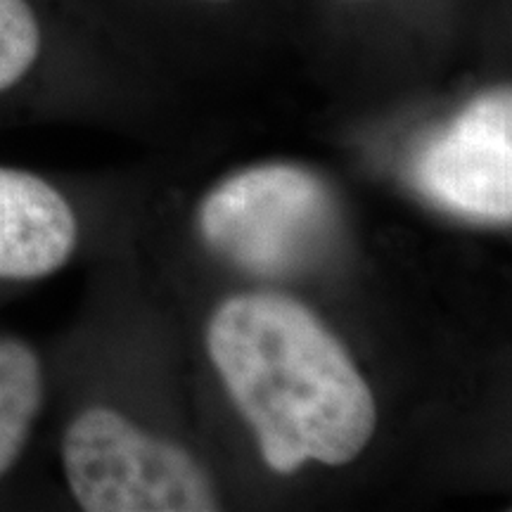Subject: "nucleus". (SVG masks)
I'll return each instance as SVG.
<instances>
[{"label":"nucleus","mask_w":512,"mask_h":512,"mask_svg":"<svg viewBox=\"0 0 512 512\" xmlns=\"http://www.w3.org/2000/svg\"><path fill=\"white\" fill-rule=\"evenodd\" d=\"M207 349L280 475L306 463L347 465L373 439L368 382L304 304L280 294L230 297L209 320Z\"/></svg>","instance_id":"nucleus-1"},{"label":"nucleus","mask_w":512,"mask_h":512,"mask_svg":"<svg viewBox=\"0 0 512 512\" xmlns=\"http://www.w3.org/2000/svg\"><path fill=\"white\" fill-rule=\"evenodd\" d=\"M207 245L242 271L287 278L330 252L339 209L328 183L294 164H264L228 178L200 207Z\"/></svg>","instance_id":"nucleus-2"},{"label":"nucleus","mask_w":512,"mask_h":512,"mask_svg":"<svg viewBox=\"0 0 512 512\" xmlns=\"http://www.w3.org/2000/svg\"><path fill=\"white\" fill-rule=\"evenodd\" d=\"M67 489L86 512H211L219 494L200 463L105 403H86L60 434Z\"/></svg>","instance_id":"nucleus-3"},{"label":"nucleus","mask_w":512,"mask_h":512,"mask_svg":"<svg viewBox=\"0 0 512 512\" xmlns=\"http://www.w3.org/2000/svg\"><path fill=\"white\" fill-rule=\"evenodd\" d=\"M422 195L453 214L510 223L512 214V105L510 91L472 102L432 138L413 164Z\"/></svg>","instance_id":"nucleus-4"},{"label":"nucleus","mask_w":512,"mask_h":512,"mask_svg":"<svg viewBox=\"0 0 512 512\" xmlns=\"http://www.w3.org/2000/svg\"><path fill=\"white\" fill-rule=\"evenodd\" d=\"M83 219L60 183L0 164V285L60 273L79 254Z\"/></svg>","instance_id":"nucleus-5"},{"label":"nucleus","mask_w":512,"mask_h":512,"mask_svg":"<svg viewBox=\"0 0 512 512\" xmlns=\"http://www.w3.org/2000/svg\"><path fill=\"white\" fill-rule=\"evenodd\" d=\"M48 401V370L22 337L0 332V484L27 453Z\"/></svg>","instance_id":"nucleus-6"},{"label":"nucleus","mask_w":512,"mask_h":512,"mask_svg":"<svg viewBox=\"0 0 512 512\" xmlns=\"http://www.w3.org/2000/svg\"><path fill=\"white\" fill-rule=\"evenodd\" d=\"M46 50V31L31 0H0V100L34 74Z\"/></svg>","instance_id":"nucleus-7"}]
</instances>
